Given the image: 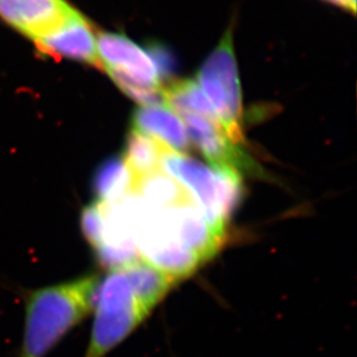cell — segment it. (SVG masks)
<instances>
[{"mask_svg":"<svg viewBox=\"0 0 357 357\" xmlns=\"http://www.w3.org/2000/svg\"><path fill=\"white\" fill-rule=\"evenodd\" d=\"M96 275L31 290L24 303L19 357H45L94 307Z\"/></svg>","mask_w":357,"mask_h":357,"instance_id":"cell-1","label":"cell"},{"mask_svg":"<svg viewBox=\"0 0 357 357\" xmlns=\"http://www.w3.org/2000/svg\"><path fill=\"white\" fill-rule=\"evenodd\" d=\"M161 169L188 190L213 227L227 231L228 220L244 195L236 169L222 165L208 168L198 160L169 149L162 156Z\"/></svg>","mask_w":357,"mask_h":357,"instance_id":"cell-2","label":"cell"},{"mask_svg":"<svg viewBox=\"0 0 357 357\" xmlns=\"http://www.w3.org/2000/svg\"><path fill=\"white\" fill-rule=\"evenodd\" d=\"M94 324L84 357H105L149 316L124 270L112 271L95 291Z\"/></svg>","mask_w":357,"mask_h":357,"instance_id":"cell-3","label":"cell"},{"mask_svg":"<svg viewBox=\"0 0 357 357\" xmlns=\"http://www.w3.org/2000/svg\"><path fill=\"white\" fill-rule=\"evenodd\" d=\"M197 84L211 102L227 137L234 144L244 142L242 130V89L229 28L197 75Z\"/></svg>","mask_w":357,"mask_h":357,"instance_id":"cell-4","label":"cell"},{"mask_svg":"<svg viewBox=\"0 0 357 357\" xmlns=\"http://www.w3.org/2000/svg\"><path fill=\"white\" fill-rule=\"evenodd\" d=\"M79 13L66 0H0V17L33 40L52 34Z\"/></svg>","mask_w":357,"mask_h":357,"instance_id":"cell-5","label":"cell"},{"mask_svg":"<svg viewBox=\"0 0 357 357\" xmlns=\"http://www.w3.org/2000/svg\"><path fill=\"white\" fill-rule=\"evenodd\" d=\"M178 116L193 144L212 165H230L237 172L243 170L257 175L256 163L227 137L222 125L191 112H182Z\"/></svg>","mask_w":357,"mask_h":357,"instance_id":"cell-6","label":"cell"},{"mask_svg":"<svg viewBox=\"0 0 357 357\" xmlns=\"http://www.w3.org/2000/svg\"><path fill=\"white\" fill-rule=\"evenodd\" d=\"M96 43L102 70L162 84L152 58L130 38L116 33H100Z\"/></svg>","mask_w":357,"mask_h":357,"instance_id":"cell-7","label":"cell"},{"mask_svg":"<svg viewBox=\"0 0 357 357\" xmlns=\"http://www.w3.org/2000/svg\"><path fill=\"white\" fill-rule=\"evenodd\" d=\"M34 42L43 54L73 59L102 70L96 38L89 22L81 13L52 34Z\"/></svg>","mask_w":357,"mask_h":357,"instance_id":"cell-8","label":"cell"},{"mask_svg":"<svg viewBox=\"0 0 357 357\" xmlns=\"http://www.w3.org/2000/svg\"><path fill=\"white\" fill-rule=\"evenodd\" d=\"M132 126L135 131L155 139L174 152L183 153L190 149L185 125L167 105L137 109L132 117Z\"/></svg>","mask_w":357,"mask_h":357,"instance_id":"cell-9","label":"cell"},{"mask_svg":"<svg viewBox=\"0 0 357 357\" xmlns=\"http://www.w3.org/2000/svg\"><path fill=\"white\" fill-rule=\"evenodd\" d=\"M133 192L153 209H165L193 202L188 190L162 169L138 177Z\"/></svg>","mask_w":357,"mask_h":357,"instance_id":"cell-10","label":"cell"},{"mask_svg":"<svg viewBox=\"0 0 357 357\" xmlns=\"http://www.w3.org/2000/svg\"><path fill=\"white\" fill-rule=\"evenodd\" d=\"M124 270L131 282L135 297L149 312H152L153 309L177 283L175 280L142 259L125 266Z\"/></svg>","mask_w":357,"mask_h":357,"instance_id":"cell-11","label":"cell"},{"mask_svg":"<svg viewBox=\"0 0 357 357\" xmlns=\"http://www.w3.org/2000/svg\"><path fill=\"white\" fill-rule=\"evenodd\" d=\"M135 174L121 158L105 160L95 172L94 188L98 202L110 204L126 196L135 189Z\"/></svg>","mask_w":357,"mask_h":357,"instance_id":"cell-12","label":"cell"},{"mask_svg":"<svg viewBox=\"0 0 357 357\" xmlns=\"http://www.w3.org/2000/svg\"><path fill=\"white\" fill-rule=\"evenodd\" d=\"M165 105L177 115L191 112L202 116L209 121L220 123L208 98H206L197 81L182 80L170 82L165 87Z\"/></svg>","mask_w":357,"mask_h":357,"instance_id":"cell-13","label":"cell"},{"mask_svg":"<svg viewBox=\"0 0 357 357\" xmlns=\"http://www.w3.org/2000/svg\"><path fill=\"white\" fill-rule=\"evenodd\" d=\"M165 151L168 149L156 142L155 139L132 128L126 139L124 161L138 178L161 169L162 156Z\"/></svg>","mask_w":357,"mask_h":357,"instance_id":"cell-14","label":"cell"},{"mask_svg":"<svg viewBox=\"0 0 357 357\" xmlns=\"http://www.w3.org/2000/svg\"><path fill=\"white\" fill-rule=\"evenodd\" d=\"M147 54L152 58L153 63L155 65L156 72L161 84L163 80L172 79V75H175L176 66H177L175 56L172 54V51L162 44L153 43L147 49Z\"/></svg>","mask_w":357,"mask_h":357,"instance_id":"cell-15","label":"cell"},{"mask_svg":"<svg viewBox=\"0 0 357 357\" xmlns=\"http://www.w3.org/2000/svg\"><path fill=\"white\" fill-rule=\"evenodd\" d=\"M326 1L351 10L353 13H355V10H356V0H326Z\"/></svg>","mask_w":357,"mask_h":357,"instance_id":"cell-16","label":"cell"}]
</instances>
